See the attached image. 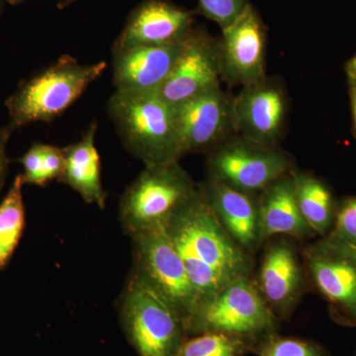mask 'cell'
<instances>
[{
	"mask_svg": "<svg viewBox=\"0 0 356 356\" xmlns=\"http://www.w3.org/2000/svg\"><path fill=\"white\" fill-rule=\"evenodd\" d=\"M165 227L184 261L198 304L229 283L254 275V257L222 228L201 185Z\"/></svg>",
	"mask_w": 356,
	"mask_h": 356,
	"instance_id": "6da1fadb",
	"label": "cell"
},
{
	"mask_svg": "<svg viewBox=\"0 0 356 356\" xmlns=\"http://www.w3.org/2000/svg\"><path fill=\"white\" fill-rule=\"evenodd\" d=\"M107 110L124 146L145 166L175 163L184 156L175 106L158 93L115 91Z\"/></svg>",
	"mask_w": 356,
	"mask_h": 356,
	"instance_id": "7a4b0ae2",
	"label": "cell"
},
{
	"mask_svg": "<svg viewBox=\"0 0 356 356\" xmlns=\"http://www.w3.org/2000/svg\"><path fill=\"white\" fill-rule=\"evenodd\" d=\"M106 63L81 65L72 56H62L57 62L31 79L21 81L6 106L14 129L35 122H51L67 111L95 83Z\"/></svg>",
	"mask_w": 356,
	"mask_h": 356,
	"instance_id": "3957f363",
	"label": "cell"
},
{
	"mask_svg": "<svg viewBox=\"0 0 356 356\" xmlns=\"http://www.w3.org/2000/svg\"><path fill=\"white\" fill-rule=\"evenodd\" d=\"M118 312L124 334L139 356H177L188 337L181 316L132 273L119 299Z\"/></svg>",
	"mask_w": 356,
	"mask_h": 356,
	"instance_id": "277c9868",
	"label": "cell"
},
{
	"mask_svg": "<svg viewBox=\"0 0 356 356\" xmlns=\"http://www.w3.org/2000/svg\"><path fill=\"white\" fill-rule=\"evenodd\" d=\"M281 321L262 298L252 277L229 283L204 300L185 325L187 336L224 332L254 341L280 332Z\"/></svg>",
	"mask_w": 356,
	"mask_h": 356,
	"instance_id": "5b68a950",
	"label": "cell"
},
{
	"mask_svg": "<svg viewBox=\"0 0 356 356\" xmlns=\"http://www.w3.org/2000/svg\"><path fill=\"white\" fill-rule=\"evenodd\" d=\"M198 191L179 161L145 166L126 189L119 204V220L128 236L165 224Z\"/></svg>",
	"mask_w": 356,
	"mask_h": 356,
	"instance_id": "8992f818",
	"label": "cell"
},
{
	"mask_svg": "<svg viewBox=\"0 0 356 356\" xmlns=\"http://www.w3.org/2000/svg\"><path fill=\"white\" fill-rule=\"evenodd\" d=\"M131 238L132 273L163 297L186 325L198 305L197 295L165 224L138 232Z\"/></svg>",
	"mask_w": 356,
	"mask_h": 356,
	"instance_id": "52a82bcc",
	"label": "cell"
},
{
	"mask_svg": "<svg viewBox=\"0 0 356 356\" xmlns=\"http://www.w3.org/2000/svg\"><path fill=\"white\" fill-rule=\"evenodd\" d=\"M208 179L259 195L271 182L294 170V159L278 147L232 136L209 153Z\"/></svg>",
	"mask_w": 356,
	"mask_h": 356,
	"instance_id": "ba28073f",
	"label": "cell"
},
{
	"mask_svg": "<svg viewBox=\"0 0 356 356\" xmlns=\"http://www.w3.org/2000/svg\"><path fill=\"white\" fill-rule=\"evenodd\" d=\"M300 254L309 285L327 302L332 320L356 327V254L325 236L307 243Z\"/></svg>",
	"mask_w": 356,
	"mask_h": 356,
	"instance_id": "9c48e42d",
	"label": "cell"
},
{
	"mask_svg": "<svg viewBox=\"0 0 356 356\" xmlns=\"http://www.w3.org/2000/svg\"><path fill=\"white\" fill-rule=\"evenodd\" d=\"M287 236L267 241L255 284L281 322L289 321L305 293L310 289L301 254Z\"/></svg>",
	"mask_w": 356,
	"mask_h": 356,
	"instance_id": "30bf717a",
	"label": "cell"
},
{
	"mask_svg": "<svg viewBox=\"0 0 356 356\" xmlns=\"http://www.w3.org/2000/svg\"><path fill=\"white\" fill-rule=\"evenodd\" d=\"M219 39L205 30L192 28L182 41L179 55L158 95L172 106H177L220 86Z\"/></svg>",
	"mask_w": 356,
	"mask_h": 356,
	"instance_id": "8fae6325",
	"label": "cell"
},
{
	"mask_svg": "<svg viewBox=\"0 0 356 356\" xmlns=\"http://www.w3.org/2000/svg\"><path fill=\"white\" fill-rule=\"evenodd\" d=\"M184 156L216 149L236 134L234 97L221 86L175 106Z\"/></svg>",
	"mask_w": 356,
	"mask_h": 356,
	"instance_id": "7c38bea8",
	"label": "cell"
},
{
	"mask_svg": "<svg viewBox=\"0 0 356 356\" xmlns=\"http://www.w3.org/2000/svg\"><path fill=\"white\" fill-rule=\"evenodd\" d=\"M219 55L222 79L232 86H248L266 76V27L252 4L222 28Z\"/></svg>",
	"mask_w": 356,
	"mask_h": 356,
	"instance_id": "4fadbf2b",
	"label": "cell"
},
{
	"mask_svg": "<svg viewBox=\"0 0 356 356\" xmlns=\"http://www.w3.org/2000/svg\"><path fill=\"white\" fill-rule=\"evenodd\" d=\"M288 98L282 84L264 77L243 86L234 97L236 135L268 147H278L284 132Z\"/></svg>",
	"mask_w": 356,
	"mask_h": 356,
	"instance_id": "5bb4252c",
	"label": "cell"
},
{
	"mask_svg": "<svg viewBox=\"0 0 356 356\" xmlns=\"http://www.w3.org/2000/svg\"><path fill=\"white\" fill-rule=\"evenodd\" d=\"M182 41L170 44L113 47L112 70L116 91L159 93L179 55Z\"/></svg>",
	"mask_w": 356,
	"mask_h": 356,
	"instance_id": "9a60e30c",
	"label": "cell"
},
{
	"mask_svg": "<svg viewBox=\"0 0 356 356\" xmlns=\"http://www.w3.org/2000/svg\"><path fill=\"white\" fill-rule=\"evenodd\" d=\"M194 14L166 0H145L128 16L113 47L178 43L193 28Z\"/></svg>",
	"mask_w": 356,
	"mask_h": 356,
	"instance_id": "2e32d148",
	"label": "cell"
},
{
	"mask_svg": "<svg viewBox=\"0 0 356 356\" xmlns=\"http://www.w3.org/2000/svg\"><path fill=\"white\" fill-rule=\"evenodd\" d=\"M201 187L225 231L238 247L254 257L262 245L257 195L212 179Z\"/></svg>",
	"mask_w": 356,
	"mask_h": 356,
	"instance_id": "e0dca14e",
	"label": "cell"
},
{
	"mask_svg": "<svg viewBox=\"0 0 356 356\" xmlns=\"http://www.w3.org/2000/svg\"><path fill=\"white\" fill-rule=\"evenodd\" d=\"M291 172L274 180L257 195L262 245L275 236H287L298 242L317 236L300 213Z\"/></svg>",
	"mask_w": 356,
	"mask_h": 356,
	"instance_id": "ac0fdd59",
	"label": "cell"
},
{
	"mask_svg": "<svg viewBox=\"0 0 356 356\" xmlns=\"http://www.w3.org/2000/svg\"><path fill=\"white\" fill-rule=\"evenodd\" d=\"M97 124L92 123L83 139L64 147L65 168L58 181L77 192L86 203L100 209L106 205L107 194L102 180V161L95 147Z\"/></svg>",
	"mask_w": 356,
	"mask_h": 356,
	"instance_id": "d6986e66",
	"label": "cell"
},
{
	"mask_svg": "<svg viewBox=\"0 0 356 356\" xmlns=\"http://www.w3.org/2000/svg\"><path fill=\"white\" fill-rule=\"evenodd\" d=\"M291 177L304 221L318 238L327 236L334 224L337 206L331 188L312 173L293 170Z\"/></svg>",
	"mask_w": 356,
	"mask_h": 356,
	"instance_id": "ffe728a7",
	"label": "cell"
},
{
	"mask_svg": "<svg viewBox=\"0 0 356 356\" xmlns=\"http://www.w3.org/2000/svg\"><path fill=\"white\" fill-rule=\"evenodd\" d=\"M23 185L20 175H18L0 203V271L8 266L24 232Z\"/></svg>",
	"mask_w": 356,
	"mask_h": 356,
	"instance_id": "44dd1931",
	"label": "cell"
},
{
	"mask_svg": "<svg viewBox=\"0 0 356 356\" xmlns=\"http://www.w3.org/2000/svg\"><path fill=\"white\" fill-rule=\"evenodd\" d=\"M254 346V341L245 337L224 332H204L187 337L177 356H245L252 353Z\"/></svg>",
	"mask_w": 356,
	"mask_h": 356,
	"instance_id": "7402d4cb",
	"label": "cell"
},
{
	"mask_svg": "<svg viewBox=\"0 0 356 356\" xmlns=\"http://www.w3.org/2000/svg\"><path fill=\"white\" fill-rule=\"evenodd\" d=\"M252 353L257 356H330L324 346L317 341L283 337L278 332L257 341Z\"/></svg>",
	"mask_w": 356,
	"mask_h": 356,
	"instance_id": "603a6c76",
	"label": "cell"
},
{
	"mask_svg": "<svg viewBox=\"0 0 356 356\" xmlns=\"http://www.w3.org/2000/svg\"><path fill=\"white\" fill-rule=\"evenodd\" d=\"M325 238L356 254V196L337 202L334 222Z\"/></svg>",
	"mask_w": 356,
	"mask_h": 356,
	"instance_id": "cb8c5ba5",
	"label": "cell"
},
{
	"mask_svg": "<svg viewBox=\"0 0 356 356\" xmlns=\"http://www.w3.org/2000/svg\"><path fill=\"white\" fill-rule=\"evenodd\" d=\"M248 4V0H198L194 13L214 21L222 29L233 23Z\"/></svg>",
	"mask_w": 356,
	"mask_h": 356,
	"instance_id": "d4e9b609",
	"label": "cell"
},
{
	"mask_svg": "<svg viewBox=\"0 0 356 356\" xmlns=\"http://www.w3.org/2000/svg\"><path fill=\"white\" fill-rule=\"evenodd\" d=\"M18 161L23 165L20 177L23 184L46 186L43 163V144H34Z\"/></svg>",
	"mask_w": 356,
	"mask_h": 356,
	"instance_id": "484cf974",
	"label": "cell"
},
{
	"mask_svg": "<svg viewBox=\"0 0 356 356\" xmlns=\"http://www.w3.org/2000/svg\"><path fill=\"white\" fill-rule=\"evenodd\" d=\"M44 175L47 184L62 177L65 168L64 149L43 144Z\"/></svg>",
	"mask_w": 356,
	"mask_h": 356,
	"instance_id": "4316f807",
	"label": "cell"
},
{
	"mask_svg": "<svg viewBox=\"0 0 356 356\" xmlns=\"http://www.w3.org/2000/svg\"><path fill=\"white\" fill-rule=\"evenodd\" d=\"M14 129L10 124L0 129V191L3 188L8 172L9 159L6 154V146L9 138L13 135Z\"/></svg>",
	"mask_w": 356,
	"mask_h": 356,
	"instance_id": "83f0119b",
	"label": "cell"
},
{
	"mask_svg": "<svg viewBox=\"0 0 356 356\" xmlns=\"http://www.w3.org/2000/svg\"><path fill=\"white\" fill-rule=\"evenodd\" d=\"M350 96L351 109H353V121H355V126L356 129V81L353 79H350Z\"/></svg>",
	"mask_w": 356,
	"mask_h": 356,
	"instance_id": "f1b7e54d",
	"label": "cell"
},
{
	"mask_svg": "<svg viewBox=\"0 0 356 356\" xmlns=\"http://www.w3.org/2000/svg\"><path fill=\"white\" fill-rule=\"evenodd\" d=\"M346 70H348V79L356 81V55L348 63Z\"/></svg>",
	"mask_w": 356,
	"mask_h": 356,
	"instance_id": "f546056e",
	"label": "cell"
},
{
	"mask_svg": "<svg viewBox=\"0 0 356 356\" xmlns=\"http://www.w3.org/2000/svg\"><path fill=\"white\" fill-rule=\"evenodd\" d=\"M77 1V0H62L60 3L58 4V9H65V7L70 6V4L74 3V2Z\"/></svg>",
	"mask_w": 356,
	"mask_h": 356,
	"instance_id": "4dcf8cb0",
	"label": "cell"
},
{
	"mask_svg": "<svg viewBox=\"0 0 356 356\" xmlns=\"http://www.w3.org/2000/svg\"><path fill=\"white\" fill-rule=\"evenodd\" d=\"M24 1L26 0H6L7 3L11 4V6H17Z\"/></svg>",
	"mask_w": 356,
	"mask_h": 356,
	"instance_id": "1f68e13d",
	"label": "cell"
},
{
	"mask_svg": "<svg viewBox=\"0 0 356 356\" xmlns=\"http://www.w3.org/2000/svg\"><path fill=\"white\" fill-rule=\"evenodd\" d=\"M6 0H0V13H1L2 8H3L4 3H6Z\"/></svg>",
	"mask_w": 356,
	"mask_h": 356,
	"instance_id": "d6a6232c",
	"label": "cell"
},
{
	"mask_svg": "<svg viewBox=\"0 0 356 356\" xmlns=\"http://www.w3.org/2000/svg\"><path fill=\"white\" fill-rule=\"evenodd\" d=\"M355 356H356V355H355Z\"/></svg>",
	"mask_w": 356,
	"mask_h": 356,
	"instance_id": "836d02e7",
	"label": "cell"
}]
</instances>
